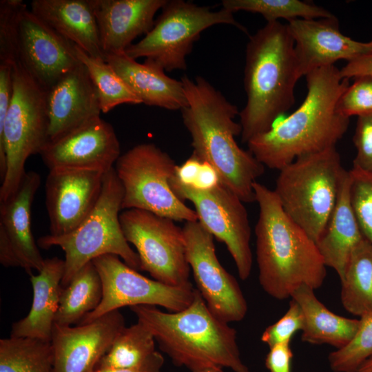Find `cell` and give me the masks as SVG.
Masks as SVG:
<instances>
[{"label":"cell","instance_id":"16","mask_svg":"<svg viewBox=\"0 0 372 372\" xmlns=\"http://www.w3.org/2000/svg\"><path fill=\"white\" fill-rule=\"evenodd\" d=\"M120 153V143L113 127L99 117L49 142L40 155L49 171L105 173L114 167Z\"/></svg>","mask_w":372,"mask_h":372},{"label":"cell","instance_id":"3","mask_svg":"<svg viewBox=\"0 0 372 372\" xmlns=\"http://www.w3.org/2000/svg\"><path fill=\"white\" fill-rule=\"evenodd\" d=\"M254 189L259 206L256 254L263 290L284 300L302 285L320 287L327 267L315 241L285 214L273 190L257 181Z\"/></svg>","mask_w":372,"mask_h":372},{"label":"cell","instance_id":"36","mask_svg":"<svg viewBox=\"0 0 372 372\" xmlns=\"http://www.w3.org/2000/svg\"><path fill=\"white\" fill-rule=\"evenodd\" d=\"M26 8L22 0L0 1V64L17 62L20 20Z\"/></svg>","mask_w":372,"mask_h":372},{"label":"cell","instance_id":"8","mask_svg":"<svg viewBox=\"0 0 372 372\" xmlns=\"http://www.w3.org/2000/svg\"><path fill=\"white\" fill-rule=\"evenodd\" d=\"M123 188L114 167L105 172L99 200L85 220L74 231L62 236L40 237L43 249L59 247L65 253L61 286L68 285L76 273L94 259L106 254L122 258L132 269L141 270L136 251L124 236L121 223Z\"/></svg>","mask_w":372,"mask_h":372},{"label":"cell","instance_id":"22","mask_svg":"<svg viewBox=\"0 0 372 372\" xmlns=\"http://www.w3.org/2000/svg\"><path fill=\"white\" fill-rule=\"evenodd\" d=\"M167 0H90L104 53L125 52L153 28L154 16Z\"/></svg>","mask_w":372,"mask_h":372},{"label":"cell","instance_id":"23","mask_svg":"<svg viewBox=\"0 0 372 372\" xmlns=\"http://www.w3.org/2000/svg\"><path fill=\"white\" fill-rule=\"evenodd\" d=\"M104 60L121 76L142 103L169 110L187 105L183 83L172 79L152 61L141 63L125 52L106 54Z\"/></svg>","mask_w":372,"mask_h":372},{"label":"cell","instance_id":"2","mask_svg":"<svg viewBox=\"0 0 372 372\" xmlns=\"http://www.w3.org/2000/svg\"><path fill=\"white\" fill-rule=\"evenodd\" d=\"M180 80L187 101L182 118L192 138L193 154L209 163L220 183L243 203L256 202L254 184L264 174L265 166L236 141L242 132L234 121L238 107L202 76H183Z\"/></svg>","mask_w":372,"mask_h":372},{"label":"cell","instance_id":"6","mask_svg":"<svg viewBox=\"0 0 372 372\" xmlns=\"http://www.w3.org/2000/svg\"><path fill=\"white\" fill-rule=\"evenodd\" d=\"M12 95L0 121V202L13 195L25 172L27 159L49 143L46 91L17 61L12 66Z\"/></svg>","mask_w":372,"mask_h":372},{"label":"cell","instance_id":"25","mask_svg":"<svg viewBox=\"0 0 372 372\" xmlns=\"http://www.w3.org/2000/svg\"><path fill=\"white\" fill-rule=\"evenodd\" d=\"M64 260L45 258L37 275L30 274L33 299L28 314L13 323L10 336L51 340L58 311Z\"/></svg>","mask_w":372,"mask_h":372},{"label":"cell","instance_id":"20","mask_svg":"<svg viewBox=\"0 0 372 372\" xmlns=\"http://www.w3.org/2000/svg\"><path fill=\"white\" fill-rule=\"evenodd\" d=\"M294 41L300 77L339 60L351 61L372 50V39L358 41L342 34L335 16L296 19L287 23Z\"/></svg>","mask_w":372,"mask_h":372},{"label":"cell","instance_id":"41","mask_svg":"<svg viewBox=\"0 0 372 372\" xmlns=\"http://www.w3.org/2000/svg\"><path fill=\"white\" fill-rule=\"evenodd\" d=\"M340 72L342 78L349 80L362 76L372 79V50L348 61Z\"/></svg>","mask_w":372,"mask_h":372},{"label":"cell","instance_id":"1","mask_svg":"<svg viewBox=\"0 0 372 372\" xmlns=\"http://www.w3.org/2000/svg\"><path fill=\"white\" fill-rule=\"evenodd\" d=\"M305 78L307 92L301 105L247 143L251 154L270 169L280 170L300 156L335 147L348 130L349 118L336 106L349 80L335 65L316 69Z\"/></svg>","mask_w":372,"mask_h":372},{"label":"cell","instance_id":"35","mask_svg":"<svg viewBox=\"0 0 372 372\" xmlns=\"http://www.w3.org/2000/svg\"><path fill=\"white\" fill-rule=\"evenodd\" d=\"M349 198L363 238L372 244V173L349 170Z\"/></svg>","mask_w":372,"mask_h":372},{"label":"cell","instance_id":"34","mask_svg":"<svg viewBox=\"0 0 372 372\" xmlns=\"http://www.w3.org/2000/svg\"><path fill=\"white\" fill-rule=\"evenodd\" d=\"M356 333L344 347L331 352L328 357L334 372H354L372 356V312L359 318Z\"/></svg>","mask_w":372,"mask_h":372},{"label":"cell","instance_id":"43","mask_svg":"<svg viewBox=\"0 0 372 372\" xmlns=\"http://www.w3.org/2000/svg\"><path fill=\"white\" fill-rule=\"evenodd\" d=\"M197 372H224L222 368L219 367H211L207 368Z\"/></svg>","mask_w":372,"mask_h":372},{"label":"cell","instance_id":"19","mask_svg":"<svg viewBox=\"0 0 372 372\" xmlns=\"http://www.w3.org/2000/svg\"><path fill=\"white\" fill-rule=\"evenodd\" d=\"M103 174L78 169L49 171L45 189L50 235L70 233L85 220L100 196Z\"/></svg>","mask_w":372,"mask_h":372},{"label":"cell","instance_id":"21","mask_svg":"<svg viewBox=\"0 0 372 372\" xmlns=\"http://www.w3.org/2000/svg\"><path fill=\"white\" fill-rule=\"evenodd\" d=\"M46 102L49 142L101 117L97 92L81 61L46 92Z\"/></svg>","mask_w":372,"mask_h":372},{"label":"cell","instance_id":"11","mask_svg":"<svg viewBox=\"0 0 372 372\" xmlns=\"http://www.w3.org/2000/svg\"><path fill=\"white\" fill-rule=\"evenodd\" d=\"M119 218L125 238L136 249L141 270L168 285L190 282L183 229L174 220L137 209H125Z\"/></svg>","mask_w":372,"mask_h":372},{"label":"cell","instance_id":"26","mask_svg":"<svg viewBox=\"0 0 372 372\" xmlns=\"http://www.w3.org/2000/svg\"><path fill=\"white\" fill-rule=\"evenodd\" d=\"M349 186L347 171L335 207L316 242L326 267L334 269L340 280L343 278L352 251L364 239L350 203Z\"/></svg>","mask_w":372,"mask_h":372},{"label":"cell","instance_id":"27","mask_svg":"<svg viewBox=\"0 0 372 372\" xmlns=\"http://www.w3.org/2000/svg\"><path fill=\"white\" fill-rule=\"evenodd\" d=\"M314 290L302 285L290 297L299 304L303 315L301 340L312 344H327L340 349L352 340L360 320L333 313L317 298Z\"/></svg>","mask_w":372,"mask_h":372},{"label":"cell","instance_id":"28","mask_svg":"<svg viewBox=\"0 0 372 372\" xmlns=\"http://www.w3.org/2000/svg\"><path fill=\"white\" fill-rule=\"evenodd\" d=\"M103 298L101 277L92 261L83 267L70 283L61 287L55 324L79 323L98 307Z\"/></svg>","mask_w":372,"mask_h":372},{"label":"cell","instance_id":"10","mask_svg":"<svg viewBox=\"0 0 372 372\" xmlns=\"http://www.w3.org/2000/svg\"><path fill=\"white\" fill-rule=\"evenodd\" d=\"M176 167L172 157L153 143L135 145L121 155L114 169L123 188L122 209L145 210L174 221H197L195 210L170 187Z\"/></svg>","mask_w":372,"mask_h":372},{"label":"cell","instance_id":"14","mask_svg":"<svg viewBox=\"0 0 372 372\" xmlns=\"http://www.w3.org/2000/svg\"><path fill=\"white\" fill-rule=\"evenodd\" d=\"M183 229L187 259L207 307L227 323L242 320L247 302L236 279L219 262L214 236L198 220L185 222Z\"/></svg>","mask_w":372,"mask_h":372},{"label":"cell","instance_id":"5","mask_svg":"<svg viewBox=\"0 0 372 372\" xmlns=\"http://www.w3.org/2000/svg\"><path fill=\"white\" fill-rule=\"evenodd\" d=\"M130 309L174 364L192 372L211 367L250 372L240 358L236 329L211 311L198 289L192 303L179 311L164 312L149 305Z\"/></svg>","mask_w":372,"mask_h":372},{"label":"cell","instance_id":"4","mask_svg":"<svg viewBox=\"0 0 372 372\" xmlns=\"http://www.w3.org/2000/svg\"><path fill=\"white\" fill-rule=\"evenodd\" d=\"M299 79L294 41L287 24L267 22L249 37L246 47L247 102L239 113L242 143L270 130L293 106Z\"/></svg>","mask_w":372,"mask_h":372},{"label":"cell","instance_id":"42","mask_svg":"<svg viewBox=\"0 0 372 372\" xmlns=\"http://www.w3.org/2000/svg\"><path fill=\"white\" fill-rule=\"evenodd\" d=\"M164 364L162 354L155 351L142 364L130 368L96 369L94 372H161Z\"/></svg>","mask_w":372,"mask_h":372},{"label":"cell","instance_id":"40","mask_svg":"<svg viewBox=\"0 0 372 372\" xmlns=\"http://www.w3.org/2000/svg\"><path fill=\"white\" fill-rule=\"evenodd\" d=\"M293 352L290 343H283L269 348L265 366L269 372H291Z\"/></svg>","mask_w":372,"mask_h":372},{"label":"cell","instance_id":"32","mask_svg":"<svg viewBox=\"0 0 372 372\" xmlns=\"http://www.w3.org/2000/svg\"><path fill=\"white\" fill-rule=\"evenodd\" d=\"M78 59L87 68L99 100L101 112L105 114L121 104H140L134 94L116 72L104 59L93 57L74 45Z\"/></svg>","mask_w":372,"mask_h":372},{"label":"cell","instance_id":"29","mask_svg":"<svg viewBox=\"0 0 372 372\" xmlns=\"http://www.w3.org/2000/svg\"><path fill=\"white\" fill-rule=\"evenodd\" d=\"M341 282V301L360 318L372 312V244L364 238L352 251Z\"/></svg>","mask_w":372,"mask_h":372},{"label":"cell","instance_id":"33","mask_svg":"<svg viewBox=\"0 0 372 372\" xmlns=\"http://www.w3.org/2000/svg\"><path fill=\"white\" fill-rule=\"evenodd\" d=\"M223 8L231 12L246 11L261 14L267 22L296 19L329 18L335 15L313 3L300 0H224Z\"/></svg>","mask_w":372,"mask_h":372},{"label":"cell","instance_id":"24","mask_svg":"<svg viewBox=\"0 0 372 372\" xmlns=\"http://www.w3.org/2000/svg\"><path fill=\"white\" fill-rule=\"evenodd\" d=\"M30 11L89 55L104 59L90 0H33Z\"/></svg>","mask_w":372,"mask_h":372},{"label":"cell","instance_id":"7","mask_svg":"<svg viewBox=\"0 0 372 372\" xmlns=\"http://www.w3.org/2000/svg\"><path fill=\"white\" fill-rule=\"evenodd\" d=\"M273 191L285 214L316 242L332 214L347 170L335 147L282 167Z\"/></svg>","mask_w":372,"mask_h":372},{"label":"cell","instance_id":"31","mask_svg":"<svg viewBox=\"0 0 372 372\" xmlns=\"http://www.w3.org/2000/svg\"><path fill=\"white\" fill-rule=\"evenodd\" d=\"M155 338L141 322L125 327L116 337L96 369H123L139 366L154 352Z\"/></svg>","mask_w":372,"mask_h":372},{"label":"cell","instance_id":"13","mask_svg":"<svg viewBox=\"0 0 372 372\" xmlns=\"http://www.w3.org/2000/svg\"><path fill=\"white\" fill-rule=\"evenodd\" d=\"M103 285L101 303L79 324H85L125 306H160L169 312L187 307L196 289L191 282L171 286L146 278L122 261L117 256L106 254L92 260Z\"/></svg>","mask_w":372,"mask_h":372},{"label":"cell","instance_id":"18","mask_svg":"<svg viewBox=\"0 0 372 372\" xmlns=\"http://www.w3.org/2000/svg\"><path fill=\"white\" fill-rule=\"evenodd\" d=\"M40 183L38 173L27 172L17 192L0 202V262L28 274L40 271L45 261L31 227L32 205Z\"/></svg>","mask_w":372,"mask_h":372},{"label":"cell","instance_id":"12","mask_svg":"<svg viewBox=\"0 0 372 372\" xmlns=\"http://www.w3.org/2000/svg\"><path fill=\"white\" fill-rule=\"evenodd\" d=\"M169 185L180 200L193 203L198 221L214 237L225 244L239 277L247 280L253 263L251 228L241 199L221 183L210 189H200L182 183L174 174Z\"/></svg>","mask_w":372,"mask_h":372},{"label":"cell","instance_id":"17","mask_svg":"<svg viewBox=\"0 0 372 372\" xmlns=\"http://www.w3.org/2000/svg\"><path fill=\"white\" fill-rule=\"evenodd\" d=\"M125 327V318L119 310L76 327L54 323L50 340L54 372H94Z\"/></svg>","mask_w":372,"mask_h":372},{"label":"cell","instance_id":"30","mask_svg":"<svg viewBox=\"0 0 372 372\" xmlns=\"http://www.w3.org/2000/svg\"><path fill=\"white\" fill-rule=\"evenodd\" d=\"M0 372H54L51 342L12 336L1 339Z\"/></svg>","mask_w":372,"mask_h":372},{"label":"cell","instance_id":"37","mask_svg":"<svg viewBox=\"0 0 372 372\" xmlns=\"http://www.w3.org/2000/svg\"><path fill=\"white\" fill-rule=\"evenodd\" d=\"M337 111L349 118L372 115V79L362 76L354 79L340 96Z\"/></svg>","mask_w":372,"mask_h":372},{"label":"cell","instance_id":"39","mask_svg":"<svg viewBox=\"0 0 372 372\" xmlns=\"http://www.w3.org/2000/svg\"><path fill=\"white\" fill-rule=\"evenodd\" d=\"M353 143L356 149L353 168L372 173V115L358 117Z\"/></svg>","mask_w":372,"mask_h":372},{"label":"cell","instance_id":"15","mask_svg":"<svg viewBox=\"0 0 372 372\" xmlns=\"http://www.w3.org/2000/svg\"><path fill=\"white\" fill-rule=\"evenodd\" d=\"M74 45L28 8L23 12L17 61L46 92L80 63Z\"/></svg>","mask_w":372,"mask_h":372},{"label":"cell","instance_id":"38","mask_svg":"<svg viewBox=\"0 0 372 372\" xmlns=\"http://www.w3.org/2000/svg\"><path fill=\"white\" fill-rule=\"evenodd\" d=\"M304 318L299 304L291 300L286 313L275 323L267 327L261 335L262 342L269 348L280 344L290 343L293 335L302 331Z\"/></svg>","mask_w":372,"mask_h":372},{"label":"cell","instance_id":"9","mask_svg":"<svg viewBox=\"0 0 372 372\" xmlns=\"http://www.w3.org/2000/svg\"><path fill=\"white\" fill-rule=\"evenodd\" d=\"M161 10L152 30L125 53L135 60L145 57L165 71L186 70L187 56L200 33L209 27L228 24L247 32L233 12L223 8L212 11L209 7L183 0H167Z\"/></svg>","mask_w":372,"mask_h":372}]
</instances>
